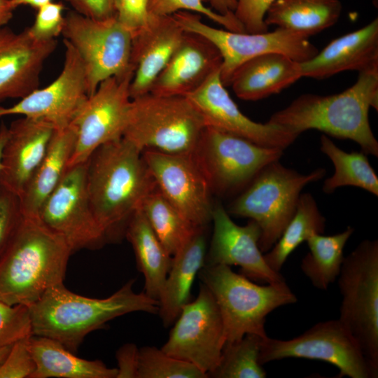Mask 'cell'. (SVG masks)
Segmentation results:
<instances>
[{
	"label": "cell",
	"mask_w": 378,
	"mask_h": 378,
	"mask_svg": "<svg viewBox=\"0 0 378 378\" xmlns=\"http://www.w3.org/2000/svg\"><path fill=\"white\" fill-rule=\"evenodd\" d=\"M378 109V69L358 73L348 89L331 95L303 94L267 121L298 136L308 130L357 143L366 155L378 156V141L370 125L369 111Z\"/></svg>",
	"instance_id": "obj_2"
},
{
	"label": "cell",
	"mask_w": 378,
	"mask_h": 378,
	"mask_svg": "<svg viewBox=\"0 0 378 378\" xmlns=\"http://www.w3.org/2000/svg\"><path fill=\"white\" fill-rule=\"evenodd\" d=\"M197 275L218 306L225 343L239 340L247 333L267 337L266 316L278 307L298 300L286 281L260 286L235 273L230 266L204 265Z\"/></svg>",
	"instance_id": "obj_5"
},
{
	"label": "cell",
	"mask_w": 378,
	"mask_h": 378,
	"mask_svg": "<svg viewBox=\"0 0 378 378\" xmlns=\"http://www.w3.org/2000/svg\"><path fill=\"white\" fill-rule=\"evenodd\" d=\"M156 187L142 151L123 137L99 146L86 161L89 201L106 241L125 235L131 216Z\"/></svg>",
	"instance_id": "obj_1"
},
{
	"label": "cell",
	"mask_w": 378,
	"mask_h": 378,
	"mask_svg": "<svg viewBox=\"0 0 378 378\" xmlns=\"http://www.w3.org/2000/svg\"><path fill=\"white\" fill-rule=\"evenodd\" d=\"M206 125L186 96L148 92L132 99L122 137L141 151L193 154Z\"/></svg>",
	"instance_id": "obj_6"
},
{
	"label": "cell",
	"mask_w": 378,
	"mask_h": 378,
	"mask_svg": "<svg viewBox=\"0 0 378 378\" xmlns=\"http://www.w3.org/2000/svg\"><path fill=\"white\" fill-rule=\"evenodd\" d=\"M339 320L378 373V241L365 239L344 257L338 276Z\"/></svg>",
	"instance_id": "obj_8"
},
{
	"label": "cell",
	"mask_w": 378,
	"mask_h": 378,
	"mask_svg": "<svg viewBox=\"0 0 378 378\" xmlns=\"http://www.w3.org/2000/svg\"><path fill=\"white\" fill-rule=\"evenodd\" d=\"M302 77L323 79L346 71L378 69V19L330 41L300 62Z\"/></svg>",
	"instance_id": "obj_24"
},
{
	"label": "cell",
	"mask_w": 378,
	"mask_h": 378,
	"mask_svg": "<svg viewBox=\"0 0 378 378\" xmlns=\"http://www.w3.org/2000/svg\"><path fill=\"white\" fill-rule=\"evenodd\" d=\"M326 218L310 193L301 194L295 212L280 237L264 258L270 267L280 272L288 257L314 233L323 234Z\"/></svg>",
	"instance_id": "obj_32"
},
{
	"label": "cell",
	"mask_w": 378,
	"mask_h": 378,
	"mask_svg": "<svg viewBox=\"0 0 378 378\" xmlns=\"http://www.w3.org/2000/svg\"><path fill=\"white\" fill-rule=\"evenodd\" d=\"M12 345L6 346L0 348V365L3 363L8 354L9 353Z\"/></svg>",
	"instance_id": "obj_50"
},
{
	"label": "cell",
	"mask_w": 378,
	"mask_h": 378,
	"mask_svg": "<svg viewBox=\"0 0 378 378\" xmlns=\"http://www.w3.org/2000/svg\"><path fill=\"white\" fill-rule=\"evenodd\" d=\"M172 15L185 31L200 34L217 48L222 57L220 79L225 87L230 86L238 68L255 57L277 52L303 62L318 52L309 37L279 27L273 31L248 34L211 27L192 12L179 11Z\"/></svg>",
	"instance_id": "obj_10"
},
{
	"label": "cell",
	"mask_w": 378,
	"mask_h": 378,
	"mask_svg": "<svg viewBox=\"0 0 378 378\" xmlns=\"http://www.w3.org/2000/svg\"><path fill=\"white\" fill-rule=\"evenodd\" d=\"M326 174L318 168L307 174L284 167L279 160L265 166L231 203L229 213L254 220L260 229L258 246L267 252L293 216L301 191Z\"/></svg>",
	"instance_id": "obj_7"
},
{
	"label": "cell",
	"mask_w": 378,
	"mask_h": 378,
	"mask_svg": "<svg viewBox=\"0 0 378 378\" xmlns=\"http://www.w3.org/2000/svg\"><path fill=\"white\" fill-rule=\"evenodd\" d=\"M221 64L220 53L210 41L200 34L185 31L150 92L162 96H186L220 69Z\"/></svg>",
	"instance_id": "obj_23"
},
{
	"label": "cell",
	"mask_w": 378,
	"mask_h": 378,
	"mask_svg": "<svg viewBox=\"0 0 378 378\" xmlns=\"http://www.w3.org/2000/svg\"><path fill=\"white\" fill-rule=\"evenodd\" d=\"M342 10L340 0H276L265 22L307 37L333 26Z\"/></svg>",
	"instance_id": "obj_30"
},
{
	"label": "cell",
	"mask_w": 378,
	"mask_h": 378,
	"mask_svg": "<svg viewBox=\"0 0 378 378\" xmlns=\"http://www.w3.org/2000/svg\"><path fill=\"white\" fill-rule=\"evenodd\" d=\"M148 11L149 14L153 15H172L179 11L192 12L204 15L214 22L223 26L227 30L244 32L235 16L218 14L206 7L202 0H149Z\"/></svg>",
	"instance_id": "obj_37"
},
{
	"label": "cell",
	"mask_w": 378,
	"mask_h": 378,
	"mask_svg": "<svg viewBox=\"0 0 378 378\" xmlns=\"http://www.w3.org/2000/svg\"><path fill=\"white\" fill-rule=\"evenodd\" d=\"M32 334L29 307L0 301V348L13 345Z\"/></svg>",
	"instance_id": "obj_38"
},
{
	"label": "cell",
	"mask_w": 378,
	"mask_h": 378,
	"mask_svg": "<svg viewBox=\"0 0 378 378\" xmlns=\"http://www.w3.org/2000/svg\"><path fill=\"white\" fill-rule=\"evenodd\" d=\"M13 10L9 0H0V29L5 27L11 20Z\"/></svg>",
	"instance_id": "obj_47"
},
{
	"label": "cell",
	"mask_w": 378,
	"mask_h": 378,
	"mask_svg": "<svg viewBox=\"0 0 378 378\" xmlns=\"http://www.w3.org/2000/svg\"><path fill=\"white\" fill-rule=\"evenodd\" d=\"M300 78V62L270 52L244 63L234 74L230 86L239 99L256 101L279 93Z\"/></svg>",
	"instance_id": "obj_26"
},
{
	"label": "cell",
	"mask_w": 378,
	"mask_h": 378,
	"mask_svg": "<svg viewBox=\"0 0 378 378\" xmlns=\"http://www.w3.org/2000/svg\"><path fill=\"white\" fill-rule=\"evenodd\" d=\"M354 229L348 226L332 235L312 234L306 241L309 252L303 258L300 267L312 285L326 290L338 277L343 263L344 248Z\"/></svg>",
	"instance_id": "obj_31"
},
{
	"label": "cell",
	"mask_w": 378,
	"mask_h": 378,
	"mask_svg": "<svg viewBox=\"0 0 378 378\" xmlns=\"http://www.w3.org/2000/svg\"><path fill=\"white\" fill-rule=\"evenodd\" d=\"M62 35L83 63L88 96L104 80L135 70L131 62L132 33L115 15L94 19L70 11Z\"/></svg>",
	"instance_id": "obj_9"
},
{
	"label": "cell",
	"mask_w": 378,
	"mask_h": 378,
	"mask_svg": "<svg viewBox=\"0 0 378 378\" xmlns=\"http://www.w3.org/2000/svg\"><path fill=\"white\" fill-rule=\"evenodd\" d=\"M57 43L56 39L34 38L28 28L20 32L0 29V102L21 99L38 88L44 64Z\"/></svg>",
	"instance_id": "obj_20"
},
{
	"label": "cell",
	"mask_w": 378,
	"mask_h": 378,
	"mask_svg": "<svg viewBox=\"0 0 378 378\" xmlns=\"http://www.w3.org/2000/svg\"><path fill=\"white\" fill-rule=\"evenodd\" d=\"M43 120L22 117L8 127L0 169V187L20 197L42 160L55 130Z\"/></svg>",
	"instance_id": "obj_22"
},
{
	"label": "cell",
	"mask_w": 378,
	"mask_h": 378,
	"mask_svg": "<svg viewBox=\"0 0 378 378\" xmlns=\"http://www.w3.org/2000/svg\"><path fill=\"white\" fill-rule=\"evenodd\" d=\"M208 4L214 11L225 16H234L236 0H202Z\"/></svg>",
	"instance_id": "obj_46"
},
{
	"label": "cell",
	"mask_w": 378,
	"mask_h": 378,
	"mask_svg": "<svg viewBox=\"0 0 378 378\" xmlns=\"http://www.w3.org/2000/svg\"><path fill=\"white\" fill-rule=\"evenodd\" d=\"M276 0H236L234 15L245 33L260 34L268 31L265 17Z\"/></svg>",
	"instance_id": "obj_42"
},
{
	"label": "cell",
	"mask_w": 378,
	"mask_h": 378,
	"mask_svg": "<svg viewBox=\"0 0 378 378\" xmlns=\"http://www.w3.org/2000/svg\"><path fill=\"white\" fill-rule=\"evenodd\" d=\"M83 15L104 19L115 15L113 0H66Z\"/></svg>",
	"instance_id": "obj_45"
},
{
	"label": "cell",
	"mask_w": 378,
	"mask_h": 378,
	"mask_svg": "<svg viewBox=\"0 0 378 378\" xmlns=\"http://www.w3.org/2000/svg\"><path fill=\"white\" fill-rule=\"evenodd\" d=\"M130 279L106 298H92L68 290L64 283L48 288L29 307L32 334L54 339L75 353L85 337L109 321L135 312L158 314L159 302L135 293Z\"/></svg>",
	"instance_id": "obj_3"
},
{
	"label": "cell",
	"mask_w": 378,
	"mask_h": 378,
	"mask_svg": "<svg viewBox=\"0 0 378 378\" xmlns=\"http://www.w3.org/2000/svg\"><path fill=\"white\" fill-rule=\"evenodd\" d=\"M134 71L102 81L88 96L71 122L76 132L75 148L69 167L85 162L103 144L122 137L132 98L130 86Z\"/></svg>",
	"instance_id": "obj_13"
},
{
	"label": "cell",
	"mask_w": 378,
	"mask_h": 378,
	"mask_svg": "<svg viewBox=\"0 0 378 378\" xmlns=\"http://www.w3.org/2000/svg\"><path fill=\"white\" fill-rule=\"evenodd\" d=\"M321 150L332 162L334 174L326 178L323 191L333 192L341 186H355L378 195V177L363 152L346 153L337 146L326 135L320 138Z\"/></svg>",
	"instance_id": "obj_33"
},
{
	"label": "cell",
	"mask_w": 378,
	"mask_h": 378,
	"mask_svg": "<svg viewBox=\"0 0 378 378\" xmlns=\"http://www.w3.org/2000/svg\"><path fill=\"white\" fill-rule=\"evenodd\" d=\"M23 218L20 198L0 187V258Z\"/></svg>",
	"instance_id": "obj_40"
},
{
	"label": "cell",
	"mask_w": 378,
	"mask_h": 378,
	"mask_svg": "<svg viewBox=\"0 0 378 378\" xmlns=\"http://www.w3.org/2000/svg\"><path fill=\"white\" fill-rule=\"evenodd\" d=\"M8 137V127L1 122L0 125V169L1 165V155L4 146Z\"/></svg>",
	"instance_id": "obj_49"
},
{
	"label": "cell",
	"mask_w": 378,
	"mask_h": 378,
	"mask_svg": "<svg viewBox=\"0 0 378 378\" xmlns=\"http://www.w3.org/2000/svg\"><path fill=\"white\" fill-rule=\"evenodd\" d=\"M156 236L172 256L199 227L193 225L156 187L140 206Z\"/></svg>",
	"instance_id": "obj_34"
},
{
	"label": "cell",
	"mask_w": 378,
	"mask_h": 378,
	"mask_svg": "<svg viewBox=\"0 0 378 378\" xmlns=\"http://www.w3.org/2000/svg\"><path fill=\"white\" fill-rule=\"evenodd\" d=\"M288 358L327 362L338 369V377L375 378L378 375L339 319L319 322L290 340L268 336L262 339L259 353L262 365Z\"/></svg>",
	"instance_id": "obj_12"
},
{
	"label": "cell",
	"mask_w": 378,
	"mask_h": 378,
	"mask_svg": "<svg viewBox=\"0 0 378 378\" xmlns=\"http://www.w3.org/2000/svg\"><path fill=\"white\" fill-rule=\"evenodd\" d=\"M38 218L62 237L72 252L97 248L106 241L89 201L86 162L68 167L42 205Z\"/></svg>",
	"instance_id": "obj_15"
},
{
	"label": "cell",
	"mask_w": 378,
	"mask_h": 378,
	"mask_svg": "<svg viewBox=\"0 0 378 378\" xmlns=\"http://www.w3.org/2000/svg\"><path fill=\"white\" fill-rule=\"evenodd\" d=\"M263 338L256 334L247 333L239 340L225 343L218 365L208 377H266L267 373L259 362Z\"/></svg>",
	"instance_id": "obj_35"
},
{
	"label": "cell",
	"mask_w": 378,
	"mask_h": 378,
	"mask_svg": "<svg viewBox=\"0 0 378 378\" xmlns=\"http://www.w3.org/2000/svg\"><path fill=\"white\" fill-rule=\"evenodd\" d=\"M64 10L63 4L54 1L37 9L34 22L28 27L31 36L40 41H49L62 35L65 21Z\"/></svg>",
	"instance_id": "obj_39"
},
{
	"label": "cell",
	"mask_w": 378,
	"mask_h": 378,
	"mask_svg": "<svg viewBox=\"0 0 378 378\" xmlns=\"http://www.w3.org/2000/svg\"><path fill=\"white\" fill-rule=\"evenodd\" d=\"M204 230L197 228L172 255L171 267L158 298V314L166 328L174 323L183 307L190 302L192 284L204 265L206 239Z\"/></svg>",
	"instance_id": "obj_25"
},
{
	"label": "cell",
	"mask_w": 378,
	"mask_h": 378,
	"mask_svg": "<svg viewBox=\"0 0 378 378\" xmlns=\"http://www.w3.org/2000/svg\"><path fill=\"white\" fill-rule=\"evenodd\" d=\"M283 150L206 127L193 155L211 191L225 195L245 188L265 166L279 160Z\"/></svg>",
	"instance_id": "obj_11"
},
{
	"label": "cell",
	"mask_w": 378,
	"mask_h": 378,
	"mask_svg": "<svg viewBox=\"0 0 378 378\" xmlns=\"http://www.w3.org/2000/svg\"><path fill=\"white\" fill-rule=\"evenodd\" d=\"M125 235L134 251L138 270L144 276V292L158 301L172 256L156 236L140 207L129 220Z\"/></svg>",
	"instance_id": "obj_29"
},
{
	"label": "cell",
	"mask_w": 378,
	"mask_h": 378,
	"mask_svg": "<svg viewBox=\"0 0 378 378\" xmlns=\"http://www.w3.org/2000/svg\"><path fill=\"white\" fill-rule=\"evenodd\" d=\"M76 141V132L72 125L55 129L42 160L20 197L23 216L38 217L42 205L68 169Z\"/></svg>",
	"instance_id": "obj_27"
},
{
	"label": "cell",
	"mask_w": 378,
	"mask_h": 378,
	"mask_svg": "<svg viewBox=\"0 0 378 378\" xmlns=\"http://www.w3.org/2000/svg\"><path fill=\"white\" fill-rule=\"evenodd\" d=\"M213 236L206 254L204 265H236L240 274L251 280L265 284L285 281L280 272L266 262L258 242L260 229L253 220L246 225H237L220 204L213 206Z\"/></svg>",
	"instance_id": "obj_19"
},
{
	"label": "cell",
	"mask_w": 378,
	"mask_h": 378,
	"mask_svg": "<svg viewBox=\"0 0 378 378\" xmlns=\"http://www.w3.org/2000/svg\"><path fill=\"white\" fill-rule=\"evenodd\" d=\"M142 154L158 190L193 225L204 227L211 221V190L193 154Z\"/></svg>",
	"instance_id": "obj_16"
},
{
	"label": "cell",
	"mask_w": 378,
	"mask_h": 378,
	"mask_svg": "<svg viewBox=\"0 0 378 378\" xmlns=\"http://www.w3.org/2000/svg\"><path fill=\"white\" fill-rule=\"evenodd\" d=\"M184 33L173 15H150L146 24L132 34L131 62L135 70L130 86L132 99L150 92Z\"/></svg>",
	"instance_id": "obj_21"
},
{
	"label": "cell",
	"mask_w": 378,
	"mask_h": 378,
	"mask_svg": "<svg viewBox=\"0 0 378 378\" xmlns=\"http://www.w3.org/2000/svg\"><path fill=\"white\" fill-rule=\"evenodd\" d=\"M174 323L161 349L191 363L208 376L220 361L225 336L218 306L204 284L200 282L197 298L183 307Z\"/></svg>",
	"instance_id": "obj_14"
},
{
	"label": "cell",
	"mask_w": 378,
	"mask_h": 378,
	"mask_svg": "<svg viewBox=\"0 0 378 378\" xmlns=\"http://www.w3.org/2000/svg\"><path fill=\"white\" fill-rule=\"evenodd\" d=\"M28 346L36 364L31 378H116L117 368H108L99 360L77 357L61 342L31 335Z\"/></svg>",
	"instance_id": "obj_28"
},
{
	"label": "cell",
	"mask_w": 378,
	"mask_h": 378,
	"mask_svg": "<svg viewBox=\"0 0 378 378\" xmlns=\"http://www.w3.org/2000/svg\"><path fill=\"white\" fill-rule=\"evenodd\" d=\"M51 1L52 0H9L10 5L13 10L21 6H29L37 10Z\"/></svg>",
	"instance_id": "obj_48"
},
{
	"label": "cell",
	"mask_w": 378,
	"mask_h": 378,
	"mask_svg": "<svg viewBox=\"0 0 378 378\" xmlns=\"http://www.w3.org/2000/svg\"><path fill=\"white\" fill-rule=\"evenodd\" d=\"M220 70L186 96L202 115L206 127L282 150L295 141L298 134L268 122H256L242 113L222 83Z\"/></svg>",
	"instance_id": "obj_17"
},
{
	"label": "cell",
	"mask_w": 378,
	"mask_h": 378,
	"mask_svg": "<svg viewBox=\"0 0 378 378\" xmlns=\"http://www.w3.org/2000/svg\"><path fill=\"white\" fill-rule=\"evenodd\" d=\"M149 0H113L114 13L118 20L132 36L148 20Z\"/></svg>",
	"instance_id": "obj_43"
},
{
	"label": "cell",
	"mask_w": 378,
	"mask_h": 378,
	"mask_svg": "<svg viewBox=\"0 0 378 378\" xmlns=\"http://www.w3.org/2000/svg\"><path fill=\"white\" fill-rule=\"evenodd\" d=\"M207 374L196 365L172 356L161 348L145 346L139 348L137 378H206Z\"/></svg>",
	"instance_id": "obj_36"
},
{
	"label": "cell",
	"mask_w": 378,
	"mask_h": 378,
	"mask_svg": "<svg viewBox=\"0 0 378 378\" xmlns=\"http://www.w3.org/2000/svg\"><path fill=\"white\" fill-rule=\"evenodd\" d=\"M38 217H24L0 258V301L29 307L63 283L72 253Z\"/></svg>",
	"instance_id": "obj_4"
},
{
	"label": "cell",
	"mask_w": 378,
	"mask_h": 378,
	"mask_svg": "<svg viewBox=\"0 0 378 378\" xmlns=\"http://www.w3.org/2000/svg\"><path fill=\"white\" fill-rule=\"evenodd\" d=\"M29 338L14 343L0 365V378H31L36 364L28 346Z\"/></svg>",
	"instance_id": "obj_41"
},
{
	"label": "cell",
	"mask_w": 378,
	"mask_h": 378,
	"mask_svg": "<svg viewBox=\"0 0 378 378\" xmlns=\"http://www.w3.org/2000/svg\"><path fill=\"white\" fill-rule=\"evenodd\" d=\"M118 363L116 378H137L139 348L134 343L120 346L115 354Z\"/></svg>",
	"instance_id": "obj_44"
},
{
	"label": "cell",
	"mask_w": 378,
	"mask_h": 378,
	"mask_svg": "<svg viewBox=\"0 0 378 378\" xmlns=\"http://www.w3.org/2000/svg\"><path fill=\"white\" fill-rule=\"evenodd\" d=\"M64 62L58 76L48 85L34 90L8 107L0 106V117L20 115L43 120L55 129L69 125L88 97L83 63L73 47L64 41Z\"/></svg>",
	"instance_id": "obj_18"
}]
</instances>
